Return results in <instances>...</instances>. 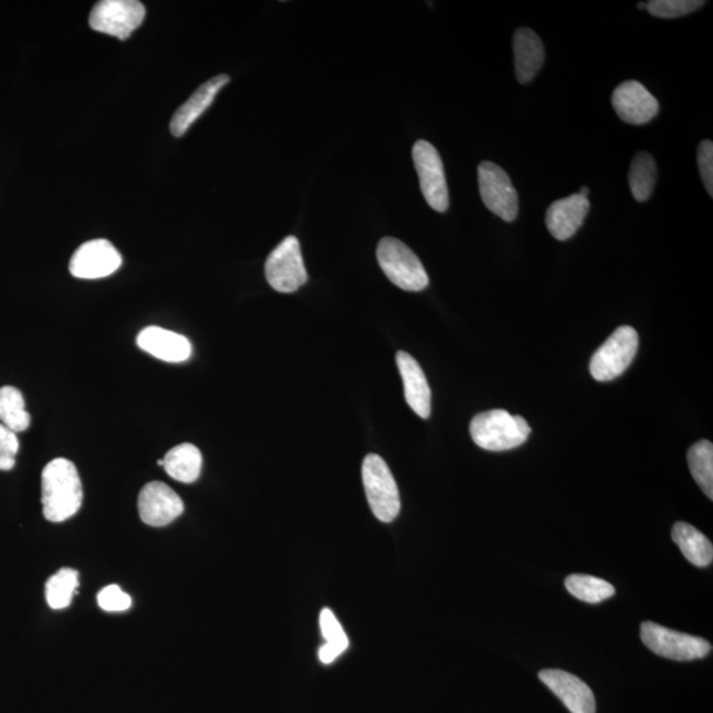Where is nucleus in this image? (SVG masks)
<instances>
[{
    "instance_id": "1",
    "label": "nucleus",
    "mask_w": 713,
    "mask_h": 713,
    "mask_svg": "<svg viewBox=\"0 0 713 713\" xmlns=\"http://www.w3.org/2000/svg\"><path fill=\"white\" fill-rule=\"evenodd\" d=\"M83 484L76 465L66 459H54L42 474V504L44 517L51 522H64L76 514L83 505Z\"/></svg>"
},
{
    "instance_id": "2",
    "label": "nucleus",
    "mask_w": 713,
    "mask_h": 713,
    "mask_svg": "<svg viewBox=\"0 0 713 713\" xmlns=\"http://www.w3.org/2000/svg\"><path fill=\"white\" fill-rule=\"evenodd\" d=\"M529 433L532 428L525 419L505 410L481 412L471 422L474 444L491 452L514 450L525 443Z\"/></svg>"
},
{
    "instance_id": "3",
    "label": "nucleus",
    "mask_w": 713,
    "mask_h": 713,
    "mask_svg": "<svg viewBox=\"0 0 713 713\" xmlns=\"http://www.w3.org/2000/svg\"><path fill=\"white\" fill-rule=\"evenodd\" d=\"M377 260L392 284L405 291H423L430 284L426 269L413 251L397 238L385 237L378 243Z\"/></svg>"
},
{
    "instance_id": "4",
    "label": "nucleus",
    "mask_w": 713,
    "mask_h": 713,
    "mask_svg": "<svg viewBox=\"0 0 713 713\" xmlns=\"http://www.w3.org/2000/svg\"><path fill=\"white\" fill-rule=\"evenodd\" d=\"M363 481L366 499L373 514L380 522L390 523L398 517L400 499L396 479L385 460L371 453L363 463Z\"/></svg>"
},
{
    "instance_id": "5",
    "label": "nucleus",
    "mask_w": 713,
    "mask_h": 713,
    "mask_svg": "<svg viewBox=\"0 0 713 713\" xmlns=\"http://www.w3.org/2000/svg\"><path fill=\"white\" fill-rule=\"evenodd\" d=\"M641 640L654 654L672 661L701 660L712 650L704 638L679 633L651 621L642 622Z\"/></svg>"
},
{
    "instance_id": "6",
    "label": "nucleus",
    "mask_w": 713,
    "mask_h": 713,
    "mask_svg": "<svg viewBox=\"0 0 713 713\" xmlns=\"http://www.w3.org/2000/svg\"><path fill=\"white\" fill-rule=\"evenodd\" d=\"M638 333L631 327H620L604 343L590 359V375L599 382H609L627 370L638 350Z\"/></svg>"
},
{
    "instance_id": "7",
    "label": "nucleus",
    "mask_w": 713,
    "mask_h": 713,
    "mask_svg": "<svg viewBox=\"0 0 713 713\" xmlns=\"http://www.w3.org/2000/svg\"><path fill=\"white\" fill-rule=\"evenodd\" d=\"M266 280L271 287L282 294H291L303 287L308 281L305 270L301 242L294 235H289L271 251L264 266Z\"/></svg>"
},
{
    "instance_id": "8",
    "label": "nucleus",
    "mask_w": 713,
    "mask_h": 713,
    "mask_svg": "<svg viewBox=\"0 0 713 713\" xmlns=\"http://www.w3.org/2000/svg\"><path fill=\"white\" fill-rule=\"evenodd\" d=\"M413 165H416L420 189L424 199L439 213L447 212L450 207L443 160L438 149L431 143L418 140L412 148Z\"/></svg>"
},
{
    "instance_id": "9",
    "label": "nucleus",
    "mask_w": 713,
    "mask_h": 713,
    "mask_svg": "<svg viewBox=\"0 0 713 713\" xmlns=\"http://www.w3.org/2000/svg\"><path fill=\"white\" fill-rule=\"evenodd\" d=\"M146 18V7L137 0H102L91 12L94 31L126 40L138 30Z\"/></svg>"
},
{
    "instance_id": "10",
    "label": "nucleus",
    "mask_w": 713,
    "mask_h": 713,
    "mask_svg": "<svg viewBox=\"0 0 713 713\" xmlns=\"http://www.w3.org/2000/svg\"><path fill=\"white\" fill-rule=\"evenodd\" d=\"M479 187L482 202L492 213L506 222L517 219L518 192L504 169L492 161H482L479 166Z\"/></svg>"
},
{
    "instance_id": "11",
    "label": "nucleus",
    "mask_w": 713,
    "mask_h": 713,
    "mask_svg": "<svg viewBox=\"0 0 713 713\" xmlns=\"http://www.w3.org/2000/svg\"><path fill=\"white\" fill-rule=\"evenodd\" d=\"M122 255L107 240H93L81 244L73 254L70 271L78 280H102L122 266Z\"/></svg>"
},
{
    "instance_id": "12",
    "label": "nucleus",
    "mask_w": 713,
    "mask_h": 713,
    "mask_svg": "<svg viewBox=\"0 0 713 713\" xmlns=\"http://www.w3.org/2000/svg\"><path fill=\"white\" fill-rule=\"evenodd\" d=\"M138 508L146 525L161 527L180 517L185 502L165 482L154 481L141 489Z\"/></svg>"
},
{
    "instance_id": "13",
    "label": "nucleus",
    "mask_w": 713,
    "mask_h": 713,
    "mask_svg": "<svg viewBox=\"0 0 713 713\" xmlns=\"http://www.w3.org/2000/svg\"><path fill=\"white\" fill-rule=\"evenodd\" d=\"M615 111L625 124L647 125L660 112L657 98L638 81L618 85L612 94Z\"/></svg>"
},
{
    "instance_id": "14",
    "label": "nucleus",
    "mask_w": 713,
    "mask_h": 713,
    "mask_svg": "<svg viewBox=\"0 0 713 713\" xmlns=\"http://www.w3.org/2000/svg\"><path fill=\"white\" fill-rule=\"evenodd\" d=\"M538 677L570 713H596L594 692L580 678L563 670H543Z\"/></svg>"
},
{
    "instance_id": "15",
    "label": "nucleus",
    "mask_w": 713,
    "mask_h": 713,
    "mask_svg": "<svg viewBox=\"0 0 713 713\" xmlns=\"http://www.w3.org/2000/svg\"><path fill=\"white\" fill-rule=\"evenodd\" d=\"M589 209L588 197L579 193L553 202L546 213L548 232L558 241L569 240L581 228Z\"/></svg>"
},
{
    "instance_id": "16",
    "label": "nucleus",
    "mask_w": 713,
    "mask_h": 713,
    "mask_svg": "<svg viewBox=\"0 0 713 713\" xmlns=\"http://www.w3.org/2000/svg\"><path fill=\"white\" fill-rule=\"evenodd\" d=\"M137 344L148 355L166 363H186L192 355V345L187 337L160 327L143 329L138 335Z\"/></svg>"
},
{
    "instance_id": "17",
    "label": "nucleus",
    "mask_w": 713,
    "mask_h": 713,
    "mask_svg": "<svg viewBox=\"0 0 713 713\" xmlns=\"http://www.w3.org/2000/svg\"><path fill=\"white\" fill-rule=\"evenodd\" d=\"M230 77L227 74H220L207 81L197 90L188 101L185 102L175 113L171 120V133L174 137L180 138L186 135L197 119L208 111L210 105L220 93L223 86L228 85Z\"/></svg>"
},
{
    "instance_id": "18",
    "label": "nucleus",
    "mask_w": 713,
    "mask_h": 713,
    "mask_svg": "<svg viewBox=\"0 0 713 713\" xmlns=\"http://www.w3.org/2000/svg\"><path fill=\"white\" fill-rule=\"evenodd\" d=\"M397 365L402 376L405 398L410 409L422 419L431 416V389L419 363L409 353H397Z\"/></svg>"
},
{
    "instance_id": "19",
    "label": "nucleus",
    "mask_w": 713,
    "mask_h": 713,
    "mask_svg": "<svg viewBox=\"0 0 713 713\" xmlns=\"http://www.w3.org/2000/svg\"><path fill=\"white\" fill-rule=\"evenodd\" d=\"M515 76L521 84H528L545 63V45L533 30L520 29L513 39Z\"/></svg>"
},
{
    "instance_id": "20",
    "label": "nucleus",
    "mask_w": 713,
    "mask_h": 713,
    "mask_svg": "<svg viewBox=\"0 0 713 713\" xmlns=\"http://www.w3.org/2000/svg\"><path fill=\"white\" fill-rule=\"evenodd\" d=\"M672 541L681 548L684 558L696 567H709L713 560V546L703 533L689 523L678 522L672 527Z\"/></svg>"
},
{
    "instance_id": "21",
    "label": "nucleus",
    "mask_w": 713,
    "mask_h": 713,
    "mask_svg": "<svg viewBox=\"0 0 713 713\" xmlns=\"http://www.w3.org/2000/svg\"><path fill=\"white\" fill-rule=\"evenodd\" d=\"M162 461L167 474L176 481L192 484L200 478L202 457L199 448L193 444L185 443L172 448Z\"/></svg>"
},
{
    "instance_id": "22",
    "label": "nucleus",
    "mask_w": 713,
    "mask_h": 713,
    "mask_svg": "<svg viewBox=\"0 0 713 713\" xmlns=\"http://www.w3.org/2000/svg\"><path fill=\"white\" fill-rule=\"evenodd\" d=\"M0 423L15 433L25 431L31 424L23 394L17 387H0Z\"/></svg>"
},
{
    "instance_id": "23",
    "label": "nucleus",
    "mask_w": 713,
    "mask_h": 713,
    "mask_svg": "<svg viewBox=\"0 0 713 713\" xmlns=\"http://www.w3.org/2000/svg\"><path fill=\"white\" fill-rule=\"evenodd\" d=\"M657 182V162L649 153H638L631 161L629 186L638 202L650 199Z\"/></svg>"
},
{
    "instance_id": "24",
    "label": "nucleus",
    "mask_w": 713,
    "mask_h": 713,
    "mask_svg": "<svg viewBox=\"0 0 713 713\" xmlns=\"http://www.w3.org/2000/svg\"><path fill=\"white\" fill-rule=\"evenodd\" d=\"M689 465L692 478L710 500L713 499V445L709 440L698 441L690 448Z\"/></svg>"
},
{
    "instance_id": "25",
    "label": "nucleus",
    "mask_w": 713,
    "mask_h": 713,
    "mask_svg": "<svg viewBox=\"0 0 713 713\" xmlns=\"http://www.w3.org/2000/svg\"><path fill=\"white\" fill-rule=\"evenodd\" d=\"M565 584L570 595L589 604L606 601L616 594L612 584L589 575H570Z\"/></svg>"
},
{
    "instance_id": "26",
    "label": "nucleus",
    "mask_w": 713,
    "mask_h": 713,
    "mask_svg": "<svg viewBox=\"0 0 713 713\" xmlns=\"http://www.w3.org/2000/svg\"><path fill=\"white\" fill-rule=\"evenodd\" d=\"M78 573L76 569L63 568L46 581L45 597L52 609H64L71 606L74 594L78 588Z\"/></svg>"
},
{
    "instance_id": "27",
    "label": "nucleus",
    "mask_w": 713,
    "mask_h": 713,
    "mask_svg": "<svg viewBox=\"0 0 713 713\" xmlns=\"http://www.w3.org/2000/svg\"><path fill=\"white\" fill-rule=\"evenodd\" d=\"M704 4L702 0H651L644 10L656 18L677 19L702 9Z\"/></svg>"
},
{
    "instance_id": "28",
    "label": "nucleus",
    "mask_w": 713,
    "mask_h": 713,
    "mask_svg": "<svg viewBox=\"0 0 713 713\" xmlns=\"http://www.w3.org/2000/svg\"><path fill=\"white\" fill-rule=\"evenodd\" d=\"M321 628L323 637L327 641L325 644L335 650L338 656H342L349 648L348 637H346L342 623L338 622L331 609L322 610Z\"/></svg>"
},
{
    "instance_id": "29",
    "label": "nucleus",
    "mask_w": 713,
    "mask_h": 713,
    "mask_svg": "<svg viewBox=\"0 0 713 713\" xmlns=\"http://www.w3.org/2000/svg\"><path fill=\"white\" fill-rule=\"evenodd\" d=\"M18 434L0 423V471H11L17 463Z\"/></svg>"
},
{
    "instance_id": "30",
    "label": "nucleus",
    "mask_w": 713,
    "mask_h": 713,
    "mask_svg": "<svg viewBox=\"0 0 713 713\" xmlns=\"http://www.w3.org/2000/svg\"><path fill=\"white\" fill-rule=\"evenodd\" d=\"M98 606L106 612H125L132 608L133 600L118 586H108L98 594Z\"/></svg>"
},
{
    "instance_id": "31",
    "label": "nucleus",
    "mask_w": 713,
    "mask_h": 713,
    "mask_svg": "<svg viewBox=\"0 0 713 713\" xmlns=\"http://www.w3.org/2000/svg\"><path fill=\"white\" fill-rule=\"evenodd\" d=\"M698 165L701 169L702 180L709 195H713V145L711 140H703L698 148Z\"/></svg>"
},
{
    "instance_id": "32",
    "label": "nucleus",
    "mask_w": 713,
    "mask_h": 713,
    "mask_svg": "<svg viewBox=\"0 0 713 713\" xmlns=\"http://www.w3.org/2000/svg\"><path fill=\"white\" fill-rule=\"evenodd\" d=\"M579 195H581V196H584V197H588V195H589V189H588L587 187H583V188L580 189V193H579Z\"/></svg>"
},
{
    "instance_id": "33",
    "label": "nucleus",
    "mask_w": 713,
    "mask_h": 713,
    "mask_svg": "<svg viewBox=\"0 0 713 713\" xmlns=\"http://www.w3.org/2000/svg\"><path fill=\"white\" fill-rule=\"evenodd\" d=\"M637 7L640 10H644V9H647V3H638Z\"/></svg>"
}]
</instances>
